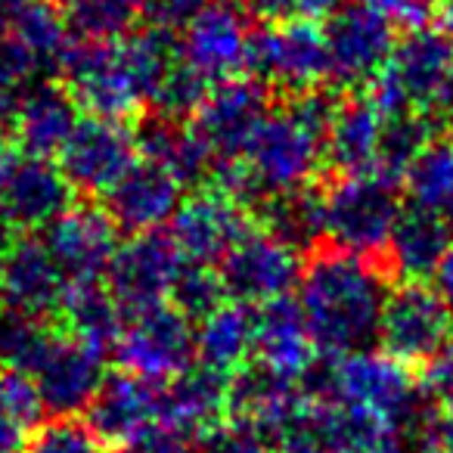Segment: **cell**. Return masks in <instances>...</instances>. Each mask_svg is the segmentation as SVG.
Wrapping results in <instances>:
<instances>
[{
    "label": "cell",
    "mask_w": 453,
    "mask_h": 453,
    "mask_svg": "<svg viewBox=\"0 0 453 453\" xmlns=\"http://www.w3.org/2000/svg\"><path fill=\"white\" fill-rule=\"evenodd\" d=\"M205 453H273V441L265 438L255 426L236 419L208 441Z\"/></svg>",
    "instance_id": "obj_38"
},
{
    "label": "cell",
    "mask_w": 453,
    "mask_h": 453,
    "mask_svg": "<svg viewBox=\"0 0 453 453\" xmlns=\"http://www.w3.org/2000/svg\"><path fill=\"white\" fill-rule=\"evenodd\" d=\"M252 230L249 205L220 187L199 189L183 199L168 224V236L187 265L218 267L226 252Z\"/></svg>",
    "instance_id": "obj_15"
},
{
    "label": "cell",
    "mask_w": 453,
    "mask_h": 453,
    "mask_svg": "<svg viewBox=\"0 0 453 453\" xmlns=\"http://www.w3.org/2000/svg\"><path fill=\"white\" fill-rule=\"evenodd\" d=\"M234 413V379L193 366L165 385V426L180 428L208 444Z\"/></svg>",
    "instance_id": "obj_24"
},
{
    "label": "cell",
    "mask_w": 453,
    "mask_h": 453,
    "mask_svg": "<svg viewBox=\"0 0 453 453\" xmlns=\"http://www.w3.org/2000/svg\"><path fill=\"white\" fill-rule=\"evenodd\" d=\"M165 419V385L140 379L134 372L106 376L103 388L90 403V426L109 444L127 447L131 441L143 438Z\"/></svg>",
    "instance_id": "obj_22"
},
{
    "label": "cell",
    "mask_w": 453,
    "mask_h": 453,
    "mask_svg": "<svg viewBox=\"0 0 453 453\" xmlns=\"http://www.w3.org/2000/svg\"><path fill=\"white\" fill-rule=\"evenodd\" d=\"M174 65L177 44L171 35L143 28L121 38H75L59 72L88 115L127 121L156 106Z\"/></svg>",
    "instance_id": "obj_2"
},
{
    "label": "cell",
    "mask_w": 453,
    "mask_h": 453,
    "mask_svg": "<svg viewBox=\"0 0 453 453\" xmlns=\"http://www.w3.org/2000/svg\"><path fill=\"white\" fill-rule=\"evenodd\" d=\"M53 329L57 326H50L44 317H35L13 304H0V370L28 376L44 354Z\"/></svg>",
    "instance_id": "obj_32"
},
{
    "label": "cell",
    "mask_w": 453,
    "mask_h": 453,
    "mask_svg": "<svg viewBox=\"0 0 453 453\" xmlns=\"http://www.w3.org/2000/svg\"><path fill=\"white\" fill-rule=\"evenodd\" d=\"M453 339V308L428 283L403 280L388 292L379 323L382 351L410 366H426Z\"/></svg>",
    "instance_id": "obj_10"
},
{
    "label": "cell",
    "mask_w": 453,
    "mask_h": 453,
    "mask_svg": "<svg viewBox=\"0 0 453 453\" xmlns=\"http://www.w3.org/2000/svg\"><path fill=\"white\" fill-rule=\"evenodd\" d=\"M75 205V187L59 162L22 152L0 205V224L22 234H44L47 226Z\"/></svg>",
    "instance_id": "obj_21"
},
{
    "label": "cell",
    "mask_w": 453,
    "mask_h": 453,
    "mask_svg": "<svg viewBox=\"0 0 453 453\" xmlns=\"http://www.w3.org/2000/svg\"><path fill=\"white\" fill-rule=\"evenodd\" d=\"M438 16H441V28L453 38V0H441Z\"/></svg>",
    "instance_id": "obj_47"
},
{
    "label": "cell",
    "mask_w": 453,
    "mask_h": 453,
    "mask_svg": "<svg viewBox=\"0 0 453 453\" xmlns=\"http://www.w3.org/2000/svg\"><path fill=\"white\" fill-rule=\"evenodd\" d=\"M267 112H271V96L267 84H261L258 78L240 75L208 90L205 100L189 115L187 131L208 158L211 174L242 156L249 137Z\"/></svg>",
    "instance_id": "obj_9"
},
{
    "label": "cell",
    "mask_w": 453,
    "mask_h": 453,
    "mask_svg": "<svg viewBox=\"0 0 453 453\" xmlns=\"http://www.w3.org/2000/svg\"><path fill=\"white\" fill-rule=\"evenodd\" d=\"M434 438H438V453H453V395L441 401L434 416Z\"/></svg>",
    "instance_id": "obj_42"
},
{
    "label": "cell",
    "mask_w": 453,
    "mask_h": 453,
    "mask_svg": "<svg viewBox=\"0 0 453 453\" xmlns=\"http://www.w3.org/2000/svg\"><path fill=\"white\" fill-rule=\"evenodd\" d=\"M395 177L366 171L342 174L323 189V236L333 249L351 255L388 252L395 224L403 211L401 189Z\"/></svg>",
    "instance_id": "obj_6"
},
{
    "label": "cell",
    "mask_w": 453,
    "mask_h": 453,
    "mask_svg": "<svg viewBox=\"0 0 453 453\" xmlns=\"http://www.w3.org/2000/svg\"><path fill=\"white\" fill-rule=\"evenodd\" d=\"M388 292L379 267L364 255L342 249L317 252L298 280V304L317 351L329 360L370 351L372 342H379Z\"/></svg>",
    "instance_id": "obj_3"
},
{
    "label": "cell",
    "mask_w": 453,
    "mask_h": 453,
    "mask_svg": "<svg viewBox=\"0 0 453 453\" xmlns=\"http://www.w3.org/2000/svg\"><path fill=\"white\" fill-rule=\"evenodd\" d=\"M65 292H69V277L47 249L44 236L22 234L19 240L10 242L4 292H0L4 304L50 320L63 308Z\"/></svg>",
    "instance_id": "obj_23"
},
{
    "label": "cell",
    "mask_w": 453,
    "mask_h": 453,
    "mask_svg": "<svg viewBox=\"0 0 453 453\" xmlns=\"http://www.w3.org/2000/svg\"><path fill=\"white\" fill-rule=\"evenodd\" d=\"M41 236L69 277V283L106 280L115 252L121 246L119 224L109 218L106 208L96 205H72Z\"/></svg>",
    "instance_id": "obj_20"
},
{
    "label": "cell",
    "mask_w": 453,
    "mask_h": 453,
    "mask_svg": "<svg viewBox=\"0 0 453 453\" xmlns=\"http://www.w3.org/2000/svg\"><path fill=\"white\" fill-rule=\"evenodd\" d=\"M19 84L22 78L13 72V65L7 63L4 50H0V134L4 127L13 125V112H16V103H19Z\"/></svg>",
    "instance_id": "obj_40"
},
{
    "label": "cell",
    "mask_w": 453,
    "mask_h": 453,
    "mask_svg": "<svg viewBox=\"0 0 453 453\" xmlns=\"http://www.w3.org/2000/svg\"><path fill=\"white\" fill-rule=\"evenodd\" d=\"M57 317L63 320L65 333L78 335L81 342L109 354L121 333V323H125V308L112 296L109 283L90 280V283H69V292H65Z\"/></svg>",
    "instance_id": "obj_29"
},
{
    "label": "cell",
    "mask_w": 453,
    "mask_h": 453,
    "mask_svg": "<svg viewBox=\"0 0 453 453\" xmlns=\"http://www.w3.org/2000/svg\"><path fill=\"white\" fill-rule=\"evenodd\" d=\"M453 246V230L444 224V218L422 205H403L401 218L395 224V234L388 242L391 267L401 280L426 283L434 277L441 258Z\"/></svg>",
    "instance_id": "obj_28"
},
{
    "label": "cell",
    "mask_w": 453,
    "mask_h": 453,
    "mask_svg": "<svg viewBox=\"0 0 453 453\" xmlns=\"http://www.w3.org/2000/svg\"><path fill=\"white\" fill-rule=\"evenodd\" d=\"M308 385L329 401L401 426H416L432 413L426 388L413 376L410 364L372 348L333 360V366L323 372L314 370Z\"/></svg>",
    "instance_id": "obj_4"
},
{
    "label": "cell",
    "mask_w": 453,
    "mask_h": 453,
    "mask_svg": "<svg viewBox=\"0 0 453 453\" xmlns=\"http://www.w3.org/2000/svg\"><path fill=\"white\" fill-rule=\"evenodd\" d=\"M403 187L413 205L441 214L453 230V134L428 140V146L410 165Z\"/></svg>",
    "instance_id": "obj_30"
},
{
    "label": "cell",
    "mask_w": 453,
    "mask_h": 453,
    "mask_svg": "<svg viewBox=\"0 0 453 453\" xmlns=\"http://www.w3.org/2000/svg\"><path fill=\"white\" fill-rule=\"evenodd\" d=\"M112 354L125 372L168 385L196 366V323L174 302L125 311Z\"/></svg>",
    "instance_id": "obj_7"
},
{
    "label": "cell",
    "mask_w": 453,
    "mask_h": 453,
    "mask_svg": "<svg viewBox=\"0 0 453 453\" xmlns=\"http://www.w3.org/2000/svg\"><path fill=\"white\" fill-rule=\"evenodd\" d=\"M32 4H38V0H0V35L7 32Z\"/></svg>",
    "instance_id": "obj_46"
},
{
    "label": "cell",
    "mask_w": 453,
    "mask_h": 453,
    "mask_svg": "<svg viewBox=\"0 0 453 453\" xmlns=\"http://www.w3.org/2000/svg\"><path fill=\"white\" fill-rule=\"evenodd\" d=\"M140 156V134L125 119L84 112L57 158L75 193L109 196V189L137 165Z\"/></svg>",
    "instance_id": "obj_11"
},
{
    "label": "cell",
    "mask_w": 453,
    "mask_h": 453,
    "mask_svg": "<svg viewBox=\"0 0 453 453\" xmlns=\"http://www.w3.org/2000/svg\"><path fill=\"white\" fill-rule=\"evenodd\" d=\"M255 357V314L249 304L226 298L196 326V366L236 379Z\"/></svg>",
    "instance_id": "obj_27"
},
{
    "label": "cell",
    "mask_w": 453,
    "mask_h": 453,
    "mask_svg": "<svg viewBox=\"0 0 453 453\" xmlns=\"http://www.w3.org/2000/svg\"><path fill=\"white\" fill-rule=\"evenodd\" d=\"M242 10L255 16H265V19H283V16L298 13V0H236Z\"/></svg>",
    "instance_id": "obj_41"
},
{
    "label": "cell",
    "mask_w": 453,
    "mask_h": 453,
    "mask_svg": "<svg viewBox=\"0 0 453 453\" xmlns=\"http://www.w3.org/2000/svg\"><path fill=\"white\" fill-rule=\"evenodd\" d=\"M249 72L267 88L304 96L329 81L326 28L311 16L271 19L252 35Z\"/></svg>",
    "instance_id": "obj_8"
},
{
    "label": "cell",
    "mask_w": 453,
    "mask_h": 453,
    "mask_svg": "<svg viewBox=\"0 0 453 453\" xmlns=\"http://www.w3.org/2000/svg\"><path fill=\"white\" fill-rule=\"evenodd\" d=\"M211 0H143V19L165 35L183 32Z\"/></svg>",
    "instance_id": "obj_37"
},
{
    "label": "cell",
    "mask_w": 453,
    "mask_h": 453,
    "mask_svg": "<svg viewBox=\"0 0 453 453\" xmlns=\"http://www.w3.org/2000/svg\"><path fill=\"white\" fill-rule=\"evenodd\" d=\"M391 112L382 109L370 94L335 106L333 121L326 131V156L329 165L342 174H366L379 171L382 162V143L388 131Z\"/></svg>",
    "instance_id": "obj_26"
},
{
    "label": "cell",
    "mask_w": 453,
    "mask_h": 453,
    "mask_svg": "<svg viewBox=\"0 0 453 453\" xmlns=\"http://www.w3.org/2000/svg\"><path fill=\"white\" fill-rule=\"evenodd\" d=\"M333 112L335 106L320 90L292 96L286 106H271L242 156L211 174L214 187L234 193L246 205L252 199L265 205L267 199L308 189L323 165H329L326 131Z\"/></svg>",
    "instance_id": "obj_1"
},
{
    "label": "cell",
    "mask_w": 453,
    "mask_h": 453,
    "mask_svg": "<svg viewBox=\"0 0 453 453\" xmlns=\"http://www.w3.org/2000/svg\"><path fill=\"white\" fill-rule=\"evenodd\" d=\"M81 121V106L65 90V84L35 81L19 94L13 112V137L26 156L57 158Z\"/></svg>",
    "instance_id": "obj_25"
},
{
    "label": "cell",
    "mask_w": 453,
    "mask_h": 453,
    "mask_svg": "<svg viewBox=\"0 0 453 453\" xmlns=\"http://www.w3.org/2000/svg\"><path fill=\"white\" fill-rule=\"evenodd\" d=\"M302 271L304 265L298 246L286 242L267 226H252L218 265L226 298L249 304V308L286 298L298 286Z\"/></svg>",
    "instance_id": "obj_12"
},
{
    "label": "cell",
    "mask_w": 453,
    "mask_h": 453,
    "mask_svg": "<svg viewBox=\"0 0 453 453\" xmlns=\"http://www.w3.org/2000/svg\"><path fill=\"white\" fill-rule=\"evenodd\" d=\"M345 4H351V0H298V16H311V19H323L326 16L329 19Z\"/></svg>",
    "instance_id": "obj_44"
},
{
    "label": "cell",
    "mask_w": 453,
    "mask_h": 453,
    "mask_svg": "<svg viewBox=\"0 0 453 453\" xmlns=\"http://www.w3.org/2000/svg\"><path fill=\"white\" fill-rule=\"evenodd\" d=\"M44 401L26 372L0 370V453H22L41 426Z\"/></svg>",
    "instance_id": "obj_31"
},
{
    "label": "cell",
    "mask_w": 453,
    "mask_h": 453,
    "mask_svg": "<svg viewBox=\"0 0 453 453\" xmlns=\"http://www.w3.org/2000/svg\"><path fill=\"white\" fill-rule=\"evenodd\" d=\"M252 35L249 10H242L236 0H211L180 32L177 57L199 81L214 88L249 69Z\"/></svg>",
    "instance_id": "obj_13"
},
{
    "label": "cell",
    "mask_w": 453,
    "mask_h": 453,
    "mask_svg": "<svg viewBox=\"0 0 453 453\" xmlns=\"http://www.w3.org/2000/svg\"><path fill=\"white\" fill-rule=\"evenodd\" d=\"M106 354L65 329H53L44 354L28 379L38 388L44 410L53 416H75L90 410L96 391L106 382Z\"/></svg>",
    "instance_id": "obj_16"
},
{
    "label": "cell",
    "mask_w": 453,
    "mask_h": 453,
    "mask_svg": "<svg viewBox=\"0 0 453 453\" xmlns=\"http://www.w3.org/2000/svg\"><path fill=\"white\" fill-rule=\"evenodd\" d=\"M75 38H121L143 19V0H59Z\"/></svg>",
    "instance_id": "obj_33"
},
{
    "label": "cell",
    "mask_w": 453,
    "mask_h": 453,
    "mask_svg": "<svg viewBox=\"0 0 453 453\" xmlns=\"http://www.w3.org/2000/svg\"><path fill=\"white\" fill-rule=\"evenodd\" d=\"M22 453H112V444L90 422L57 416L35 428Z\"/></svg>",
    "instance_id": "obj_34"
},
{
    "label": "cell",
    "mask_w": 453,
    "mask_h": 453,
    "mask_svg": "<svg viewBox=\"0 0 453 453\" xmlns=\"http://www.w3.org/2000/svg\"><path fill=\"white\" fill-rule=\"evenodd\" d=\"M125 453H199L202 441H196L193 434L180 432L171 426H156L152 432H146L143 438L131 441L127 447H121Z\"/></svg>",
    "instance_id": "obj_39"
},
{
    "label": "cell",
    "mask_w": 453,
    "mask_h": 453,
    "mask_svg": "<svg viewBox=\"0 0 453 453\" xmlns=\"http://www.w3.org/2000/svg\"><path fill=\"white\" fill-rule=\"evenodd\" d=\"M366 94L388 112L453 119V38L444 28L407 32Z\"/></svg>",
    "instance_id": "obj_5"
},
{
    "label": "cell",
    "mask_w": 453,
    "mask_h": 453,
    "mask_svg": "<svg viewBox=\"0 0 453 453\" xmlns=\"http://www.w3.org/2000/svg\"><path fill=\"white\" fill-rule=\"evenodd\" d=\"M317 345L298 298H277L255 311V357L258 372L280 382L304 385L317 370Z\"/></svg>",
    "instance_id": "obj_19"
},
{
    "label": "cell",
    "mask_w": 453,
    "mask_h": 453,
    "mask_svg": "<svg viewBox=\"0 0 453 453\" xmlns=\"http://www.w3.org/2000/svg\"><path fill=\"white\" fill-rule=\"evenodd\" d=\"M187 177L156 156H140L137 165L109 189L106 211L127 234H156L183 205Z\"/></svg>",
    "instance_id": "obj_17"
},
{
    "label": "cell",
    "mask_w": 453,
    "mask_h": 453,
    "mask_svg": "<svg viewBox=\"0 0 453 453\" xmlns=\"http://www.w3.org/2000/svg\"><path fill=\"white\" fill-rule=\"evenodd\" d=\"M16 162H19V152H16L10 143L0 140V205H4V196H7V187H10V177H13V171H16Z\"/></svg>",
    "instance_id": "obj_45"
},
{
    "label": "cell",
    "mask_w": 453,
    "mask_h": 453,
    "mask_svg": "<svg viewBox=\"0 0 453 453\" xmlns=\"http://www.w3.org/2000/svg\"><path fill=\"white\" fill-rule=\"evenodd\" d=\"M7 252H10V240L4 234V224H0V292H4V273H7Z\"/></svg>",
    "instance_id": "obj_48"
},
{
    "label": "cell",
    "mask_w": 453,
    "mask_h": 453,
    "mask_svg": "<svg viewBox=\"0 0 453 453\" xmlns=\"http://www.w3.org/2000/svg\"><path fill=\"white\" fill-rule=\"evenodd\" d=\"M183 255L171 242L168 234H137L119 246L106 283L125 311L150 308V304L171 302L177 280H180Z\"/></svg>",
    "instance_id": "obj_18"
},
{
    "label": "cell",
    "mask_w": 453,
    "mask_h": 453,
    "mask_svg": "<svg viewBox=\"0 0 453 453\" xmlns=\"http://www.w3.org/2000/svg\"><path fill=\"white\" fill-rule=\"evenodd\" d=\"M432 286L438 289V296L453 308V246L447 249V255L441 258L438 271H434V277H432Z\"/></svg>",
    "instance_id": "obj_43"
},
{
    "label": "cell",
    "mask_w": 453,
    "mask_h": 453,
    "mask_svg": "<svg viewBox=\"0 0 453 453\" xmlns=\"http://www.w3.org/2000/svg\"><path fill=\"white\" fill-rule=\"evenodd\" d=\"M364 4L376 10L382 19H388L395 28H403V32L428 28V22L441 10V0H364Z\"/></svg>",
    "instance_id": "obj_36"
},
{
    "label": "cell",
    "mask_w": 453,
    "mask_h": 453,
    "mask_svg": "<svg viewBox=\"0 0 453 453\" xmlns=\"http://www.w3.org/2000/svg\"><path fill=\"white\" fill-rule=\"evenodd\" d=\"M329 81L335 88L370 90L395 57V26L360 4H345L326 19Z\"/></svg>",
    "instance_id": "obj_14"
},
{
    "label": "cell",
    "mask_w": 453,
    "mask_h": 453,
    "mask_svg": "<svg viewBox=\"0 0 453 453\" xmlns=\"http://www.w3.org/2000/svg\"><path fill=\"white\" fill-rule=\"evenodd\" d=\"M171 302L189 314L193 320H202L205 314H211L220 302H226L224 283L218 277V267H202V265H187L177 280Z\"/></svg>",
    "instance_id": "obj_35"
}]
</instances>
